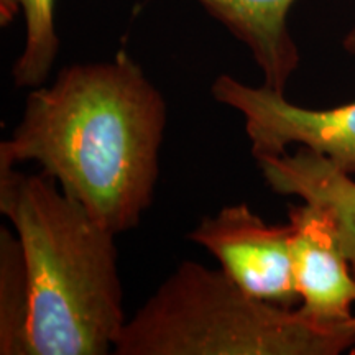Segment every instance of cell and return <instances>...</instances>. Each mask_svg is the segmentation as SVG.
Wrapping results in <instances>:
<instances>
[{
    "label": "cell",
    "mask_w": 355,
    "mask_h": 355,
    "mask_svg": "<svg viewBox=\"0 0 355 355\" xmlns=\"http://www.w3.org/2000/svg\"><path fill=\"white\" fill-rule=\"evenodd\" d=\"M24 329V278L17 235L0 232V354L20 355Z\"/></svg>",
    "instance_id": "30bf717a"
},
{
    "label": "cell",
    "mask_w": 355,
    "mask_h": 355,
    "mask_svg": "<svg viewBox=\"0 0 355 355\" xmlns=\"http://www.w3.org/2000/svg\"><path fill=\"white\" fill-rule=\"evenodd\" d=\"M189 239L214 255L222 272L254 298L288 308L300 300L290 224H266L241 202L204 217Z\"/></svg>",
    "instance_id": "5b68a950"
},
{
    "label": "cell",
    "mask_w": 355,
    "mask_h": 355,
    "mask_svg": "<svg viewBox=\"0 0 355 355\" xmlns=\"http://www.w3.org/2000/svg\"><path fill=\"white\" fill-rule=\"evenodd\" d=\"M344 48L355 55V28L345 35ZM212 96L242 115L255 158L300 145L355 175V101L334 109H304L273 89L243 84L229 74L216 79Z\"/></svg>",
    "instance_id": "277c9868"
},
{
    "label": "cell",
    "mask_w": 355,
    "mask_h": 355,
    "mask_svg": "<svg viewBox=\"0 0 355 355\" xmlns=\"http://www.w3.org/2000/svg\"><path fill=\"white\" fill-rule=\"evenodd\" d=\"M0 211L20 250V355L114 352L127 322L115 234L43 171L0 166Z\"/></svg>",
    "instance_id": "7a4b0ae2"
},
{
    "label": "cell",
    "mask_w": 355,
    "mask_h": 355,
    "mask_svg": "<svg viewBox=\"0 0 355 355\" xmlns=\"http://www.w3.org/2000/svg\"><path fill=\"white\" fill-rule=\"evenodd\" d=\"M352 270H354V275H355V266H352ZM354 324H355V314H354Z\"/></svg>",
    "instance_id": "8fae6325"
},
{
    "label": "cell",
    "mask_w": 355,
    "mask_h": 355,
    "mask_svg": "<svg viewBox=\"0 0 355 355\" xmlns=\"http://www.w3.org/2000/svg\"><path fill=\"white\" fill-rule=\"evenodd\" d=\"M26 25L24 51L13 64V81L19 87H38L48 74L60 51L55 26V0H19Z\"/></svg>",
    "instance_id": "9c48e42d"
},
{
    "label": "cell",
    "mask_w": 355,
    "mask_h": 355,
    "mask_svg": "<svg viewBox=\"0 0 355 355\" xmlns=\"http://www.w3.org/2000/svg\"><path fill=\"white\" fill-rule=\"evenodd\" d=\"M355 324H326L303 309L257 300L222 268L183 261L145 301L115 355H337Z\"/></svg>",
    "instance_id": "3957f363"
},
{
    "label": "cell",
    "mask_w": 355,
    "mask_h": 355,
    "mask_svg": "<svg viewBox=\"0 0 355 355\" xmlns=\"http://www.w3.org/2000/svg\"><path fill=\"white\" fill-rule=\"evenodd\" d=\"M290 225L300 308L326 324L352 322L355 275L329 216L303 201L290 209Z\"/></svg>",
    "instance_id": "8992f818"
},
{
    "label": "cell",
    "mask_w": 355,
    "mask_h": 355,
    "mask_svg": "<svg viewBox=\"0 0 355 355\" xmlns=\"http://www.w3.org/2000/svg\"><path fill=\"white\" fill-rule=\"evenodd\" d=\"M166 102L139 63L112 60L66 66L33 87L0 166L37 162L115 235L152 206L165 139Z\"/></svg>",
    "instance_id": "6da1fadb"
},
{
    "label": "cell",
    "mask_w": 355,
    "mask_h": 355,
    "mask_svg": "<svg viewBox=\"0 0 355 355\" xmlns=\"http://www.w3.org/2000/svg\"><path fill=\"white\" fill-rule=\"evenodd\" d=\"M266 184L273 193L298 196L329 216L345 257L355 266V180L331 159L300 146L296 153L259 157Z\"/></svg>",
    "instance_id": "52a82bcc"
},
{
    "label": "cell",
    "mask_w": 355,
    "mask_h": 355,
    "mask_svg": "<svg viewBox=\"0 0 355 355\" xmlns=\"http://www.w3.org/2000/svg\"><path fill=\"white\" fill-rule=\"evenodd\" d=\"M250 50L263 73V86L285 94L300 66V51L288 30L296 0H196Z\"/></svg>",
    "instance_id": "ba28073f"
}]
</instances>
